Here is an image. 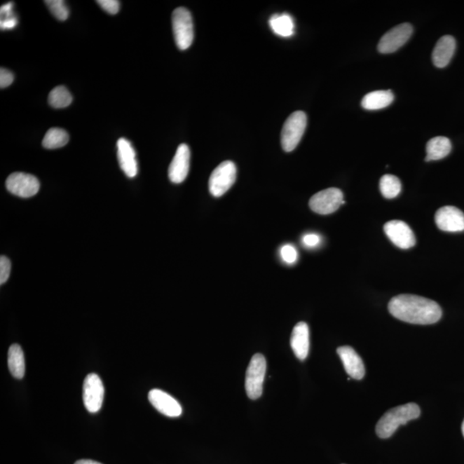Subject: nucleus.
I'll use <instances>...</instances> for the list:
<instances>
[{
  "mask_svg": "<svg viewBox=\"0 0 464 464\" xmlns=\"http://www.w3.org/2000/svg\"><path fill=\"white\" fill-rule=\"evenodd\" d=\"M388 308L394 318L412 325H433L442 318L439 304L421 296L398 295L390 300Z\"/></svg>",
  "mask_w": 464,
  "mask_h": 464,
  "instance_id": "f257e3e1",
  "label": "nucleus"
},
{
  "mask_svg": "<svg viewBox=\"0 0 464 464\" xmlns=\"http://www.w3.org/2000/svg\"><path fill=\"white\" fill-rule=\"evenodd\" d=\"M420 416L421 409L416 403L398 406L388 411L379 420L376 427V435L381 439H388L394 435L400 425L416 420Z\"/></svg>",
  "mask_w": 464,
  "mask_h": 464,
  "instance_id": "f03ea898",
  "label": "nucleus"
},
{
  "mask_svg": "<svg viewBox=\"0 0 464 464\" xmlns=\"http://www.w3.org/2000/svg\"><path fill=\"white\" fill-rule=\"evenodd\" d=\"M172 27L177 48L186 50L192 45L195 37L192 15L188 9L179 7L173 11Z\"/></svg>",
  "mask_w": 464,
  "mask_h": 464,
  "instance_id": "7ed1b4c3",
  "label": "nucleus"
},
{
  "mask_svg": "<svg viewBox=\"0 0 464 464\" xmlns=\"http://www.w3.org/2000/svg\"><path fill=\"white\" fill-rule=\"evenodd\" d=\"M266 371L267 362L265 357L261 353H257L250 360L245 378L246 393L252 400H257L261 397Z\"/></svg>",
  "mask_w": 464,
  "mask_h": 464,
  "instance_id": "20e7f679",
  "label": "nucleus"
},
{
  "mask_svg": "<svg viewBox=\"0 0 464 464\" xmlns=\"http://www.w3.org/2000/svg\"><path fill=\"white\" fill-rule=\"evenodd\" d=\"M306 125L307 116L303 111L292 113L287 118L281 131V146L285 151L295 150L306 132Z\"/></svg>",
  "mask_w": 464,
  "mask_h": 464,
  "instance_id": "39448f33",
  "label": "nucleus"
},
{
  "mask_svg": "<svg viewBox=\"0 0 464 464\" xmlns=\"http://www.w3.org/2000/svg\"><path fill=\"white\" fill-rule=\"evenodd\" d=\"M237 178V167L231 161H224L220 163L212 171L209 178V191L214 197L224 195L235 184Z\"/></svg>",
  "mask_w": 464,
  "mask_h": 464,
  "instance_id": "423d86ee",
  "label": "nucleus"
},
{
  "mask_svg": "<svg viewBox=\"0 0 464 464\" xmlns=\"http://www.w3.org/2000/svg\"><path fill=\"white\" fill-rule=\"evenodd\" d=\"M343 204V193L336 188L322 190L311 197L309 203L311 210L322 215L333 214Z\"/></svg>",
  "mask_w": 464,
  "mask_h": 464,
  "instance_id": "0eeeda50",
  "label": "nucleus"
},
{
  "mask_svg": "<svg viewBox=\"0 0 464 464\" xmlns=\"http://www.w3.org/2000/svg\"><path fill=\"white\" fill-rule=\"evenodd\" d=\"M104 398V387L100 376L91 374L86 376L83 385V401L90 413L101 409Z\"/></svg>",
  "mask_w": 464,
  "mask_h": 464,
  "instance_id": "6e6552de",
  "label": "nucleus"
},
{
  "mask_svg": "<svg viewBox=\"0 0 464 464\" xmlns=\"http://www.w3.org/2000/svg\"><path fill=\"white\" fill-rule=\"evenodd\" d=\"M6 187L14 196L29 198L39 192L40 182L33 175L16 172L6 179Z\"/></svg>",
  "mask_w": 464,
  "mask_h": 464,
  "instance_id": "1a4fd4ad",
  "label": "nucleus"
},
{
  "mask_svg": "<svg viewBox=\"0 0 464 464\" xmlns=\"http://www.w3.org/2000/svg\"><path fill=\"white\" fill-rule=\"evenodd\" d=\"M413 34V27L409 24L395 26L380 40L378 48L381 54H391L402 48L409 40Z\"/></svg>",
  "mask_w": 464,
  "mask_h": 464,
  "instance_id": "9d476101",
  "label": "nucleus"
},
{
  "mask_svg": "<svg viewBox=\"0 0 464 464\" xmlns=\"http://www.w3.org/2000/svg\"><path fill=\"white\" fill-rule=\"evenodd\" d=\"M383 231L390 240L398 248L409 250L416 243V236L408 224L401 220H393L384 224Z\"/></svg>",
  "mask_w": 464,
  "mask_h": 464,
  "instance_id": "9b49d317",
  "label": "nucleus"
},
{
  "mask_svg": "<svg viewBox=\"0 0 464 464\" xmlns=\"http://www.w3.org/2000/svg\"><path fill=\"white\" fill-rule=\"evenodd\" d=\"M435 222L441 231L447 232L464 231V214L458 208L451 205L441 207L437 211Z\"/></svg>",
  "mask_w": 464,
  "mask_h": 464,
  "instance_id": "f8f14e48",
  "label": "nucleus"
},
{
  "mask_svg": "<svg viewBox=\"0 0 464 464\" xmlns=\"http://www.w3.org/2000/svg\"><path fill=\"white\" fill-rule=\"evenodd\" d=\"M190 166V150L186 144L178 146L169 167V178L173 184H182L187 178Z\"/></svg>",
  "mask_w": 464,
  "mask_h": 464,
  "instance_id": "ddd939ff",
  "label": "nucleus"
},
{
  "mask_svg": "<svg viewBox=\"0 0 464 464\" xmlns=\"http://www.w3.org/2000/svg\"><path fill=\"white\" fill-rule=\"evenodd\" d=\"M148 398L156 409L168 417H179L182 413V406L176 399L158 389L151 390Z\"/></svg>",
  "mask_w": 464,
  "mask_h": 464,
  "instance_id": "4468645a",
  "label": "nucleus"
},
{
  "mask_svg": "<svg viewBox=\"0 0 464 464\" xmlns=\"http://www.w3.org/2000/svg\"><path fill=\"white\" fill-rule=\"evenodd\" d=\"M117 157L121 169L125 176L134 178L138 174V163L134 147L128 139L121 138L117 142Z\"/></svg>",
  "mask_w": 464,
  "mask_h": 464,
  "instance_id": "2eb2a0df",
  "label": "nucleus"
},
{
  "mask_svg": "<svg viewBox=\"0 0 464 464\" xmlns=\"http://www.w3.org/2000/svg\"><path fill=\"white\" fill-rule=\"evenodd\" d=\"M346 371L350 378L357 380L362 379L366 374V368L362 359L357 355L355 350L349 346H344L337 349Z\"/></svg>",
  "mask_w": 464,
  "mask_h": 464,
  "instance_id": "dca6fc26",
  "label": "nucleus"
},
{
  "mask_svg": "<svg viewBox=\"0 0 464 464\" xmlns=\"http://www.w3.org/2000/svg\"><path fill=\"white\" fill-rule=\"evenodd\" d=\"M291 347L296 357L304 360L310 351V330L306 322H300L292 330Z\"/></svg>",
  "mask_w": 464,
  "mask_h": 464,
  "instance_id": "f3484780",
  "label": "nucleus"
},
{
  "mask_svg": "<svg viewBox=\"0 0 464 464\" xmlns=\"http://www.w3.org/2000/svg\"><path fill=\"white\" fill-rule=\"evenodd\" d=\"M456 50V40L453 36H444L440 38L432 52V62L435 67L444 68L450 63Z\"/></svg>",
  "mask_w": 464,
  "mask_h": 464,
  "instance_id": "a211bd4d",
  "label": "nucleus"
},
{
  "mask_svg": "<svg viewBox=\"0 0 464 464\" xmlns=\"http://www.w3.org/2000/svg\"><path fill=\"white\" fill-rule=\"evenodd\" d=\"M451 149V140L446 137H435L430 139L427 144V157L425 161L427 162L440 161L447 157Z\"/></svg>",
  "mask_w": 464,
  "mask_h": 464,
  "instance_id": "6ab92c4d",
  "label": "nucleus"
},
{
  "mask_svg": "<svg viewBox=\"0 0 464 464\" xmlns=\"http://www.w3.org/2000/svg\"><path fill=\"white\" fill-rule=\"evenodd\" d=\"M394 95L391 90H376L368 93L362 99L361 105L367 110H378L393 104Z\"/></svg>",
  "mask_w": 464,
  "mask_h": 464,
  "instance_id": "aec40b11",
  "label": "nucleus"
},
{
  "mask_svg": "<svg viewBox=\"0 0 464 464\" xmlns=\"http://www.w3.org/2000/svg\"><path fill=\"white\" fill-rule=\"evenodd\" d=\"M8 367L14 378L21 379L25 374L24 352L18 344L11 345L8 351Z\"/></svg>",
  "mask_w": 464,
  "mask_h": 464,
  "instance_id": "412c9836",
  "label": "nucleus"
},
{
  "mask_svg": "<svg viewBox=\"0 0 464 464\" xmlns=\"http://www.w3.org/2000/svg\"><path fill=\"white\" fill-rule=\"evenodd\" d=\"M269 25L278 36L290 37L294 35V19L287 13L273 15L270 18Z\"/></svg>",
  "mask_w": 464,
  "mask_h": 464,
  "instance_id": "4be33fe9",
  "label": "nucleus"
},
{
  "mask_svg": "<svg viewBox=\"0 0 464 464\" xmlns=\"http://www.w3.org/2000/svg\"><path fill=\"white\" fill-rule=\"evenodd\" d=\"M69 142V135L62 128H50L45 135L43 146L46 149H58Z\"/></svg>",
  "mask_w": 464,
  "mask_h": 464,
  "instance_id": "5701e85b",
  "label": "nucleus"
},
{
  "mask_svg": "<svg viewBox=\"0 0 464 464\" xmlns=\"http://www.w3.org/2000/svg\"><path fill=\"white\" fill-rule=\"evenodd\" d=\"M379 188L383 197L393 199L401 193V181L393 175H384L380 180Z\"/></svg>",
  "mask_w": 464,
  "mask_h": 464,
  "instance_id": "b1692460",
  "label": "nucleus"
},
{
  "mask_svg": "<svg viewBox=\"0 0 464 464\" xmlns=\"http://www.w3.org/2000/svg\"><path fill=\"white\" fill-rule=\"evenodd\" d=\"M72 97L70 91L66 87L60 86L55 87L49 93L48 104L55 109H64L71 104Z\"/></svg>",
  "mask_w": 464,
  "mask_h": 464,
  "instance_id": "393cba45",
  "label": "nucleus"
},
{
  "mask_svg": "<svg viewBox=\"0 0 464 464\" xmlns=\"http://www.w3.org/2000/svg\"><path fill=\"white\" fill-rule=\"evenodd\" d=\"M45 4L58 20L64 21L69 17V10L62 0H46Z\"/></svg>",
  "mask_w": 464,
  "mask_h": 464,
  "instance_id": "a878e982",
  "label": "nucleus"
},
{
  "mask_svg": "<svg viewBox=\"0 0 464 464\" xmlns=\"http://www.w3.org/2000/svg\"><path fill=\"white\" fill-rule=\"evenodd\" d=\"M280 254L283 261L288 264H294L298 259V252L295 247L292 245H284L280 250Z\"/></svg>",
  "mask_w": 464,
  "mask_h": 464,
  "instance_id": "bb28decb",
  "label": "nucleus"
},
{
  "mask_svg": "<svg viewBox=\"0 0 464 464\" xmlns=\"http://www.w3.org/2000/svg\"><path fill=\"white\" fill-rule=\"evenodd\" d=\"M11 270V264L8 257H0V284L3 285L8 280Z\"/></svg>",
  "mask_w": 464,
  "mask_h": 464,
  "instance_id": "cd10ccee",
  "label": "nucleus"
},
{
  "mask_svg": "<svg viewBox=\"0 0 464 464\" xmlns=\"http://www.w3.org/2000/svg\"><path fill=\"white\" fill-rule=\"evenodd\" d=\"M97 3L109 14L115 15L120 10V2L117 0H98Z\"/></svg>",
  "mask_w": 464,
  "mask_h": 464,
  "instance_id": "c85d7f7f",
  "label": "nucleus"
},
{
  "mask_svg": "<svg viewBox=\"0 0 464 464\" xmlns=\"http://www.w3.org/2000/svg\"><path fill=\"white\" fill-rule=\"evenodd\" d=\"M13 81L14 75L13 72L2 67L1 69H0V88H6V87L10 86Z\"/></svg>",
  "mask_w": 464,
  "mask_h": 464,
  "instance_id": "c756f323",
  "label": "nucleus"
},
{
  "mask_svg": "<svg viewBox=\"0 0 464 464\" xmlns=\"http://www.w3.org/2000/svg\"><path fill=\"white\" fill-rule=\"evenodd\" d=\"M320 242V237H319L318 235L314 233L306 234V236H303V245L307 247H311V248L318 246Z\"/></svg>",
  "mask_w": 464,
  "mask_h": 464,
  "instance_id": "7c9ffc66",
  "label": "nucleus"
},
{
  "mask_svg": "<svg viewBox=\"0 0 464 464\" xmlns=\"http://www.w3.org/2000/svg\"><path fill=\"white\" fill-rule=\"evenodd\" d=\"M18 25V19L16 17L6 19V20L1 21V29H11L16 27Z\"/></svg>",
  "mask_w": 464,
  "mask_h": 464,
  "instance_id": "2f4dec72",
  "label": "nucleus"
},
{
  "mask_svg": "<svg viewBox=\"0 0 464 464\" xmlns=\"http://www.w3.org/2000/svg\"><path fill=\"white\" fill-rule=\"evenodd\" d=\"M75 464H102V463L96 461H93V460L83 459V460H79V461L76 462Z\"/></svg>",
  "mask_w": 464,
  "mask_h": 464,
  "instance_id": "473e14b6",
  "label": "nucleus"
},
{
  "mask_svg": "<svg viewBox=\"0 0 464 464\" xmlns=\"http://www.w3.org/2000/svg\"><path fill=\"white\" fill-rule=\"evenodd\" d=\"M462 432H463V437H464V421H463V425H462Z\"/></svg>",
  "mask_w": 464,
  "mask_h": 464,
  "instance_id": "72a5a7b5",
  "label": "nucleus"
}]
</instances>
